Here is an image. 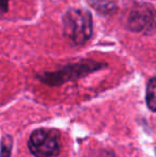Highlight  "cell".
<instances>
[{
	"mask_svg": "<svg viewBox=\"0 0 156 157\" xmlns=\"http://www.w3.org/2000/svg\"><path fill=\"white\" fill-rule=\"evenodd\" d=\"M64 35L74 44L82 45L93 32L92 16L88 11L72 8L67 11L62 19Z\"/></svg>",
	"mask_w": 156,
	"mask_h": 157,
	"instance_id": "obj_1",
	"label": "cell"
},
{
	"mask_svg": "<svg viewBox=\"0 0 156 157\" xmlns=\"http://www.w3.org/2000/svg\"><path fill=\"white\" fill-rule=\"evenodd\" d=\"M28 147L36 157H58L61 152L60 132L51 128H39L31 134Z\"/></svg>",
	"mask_w": 156,
	"mask_h": 157,
	"instance_id": "obj_2",
	"label": "cell"
},
{
	"mask_svg": "<svg viewBox=\"0 0 156 157\" xmlns=\"http://www.w3.org/2000/svg\"><path fill=\"white\" fill-rule=\"evenodd\" d=\"M102 63H98L96 61L87 60L82 62L71 64L63 67L62 70H59L55 73H45L42 76H40L43 82L50 86H60L64 83L65 81L73 80V79L82 77L85 75L92 73L94 71H97L103 67Z\"/></svg>",
	"mask_w": 156,
	"mask_h": 157,
	"instance_id": "obj_3",
	"label": "cell"
},
{
	"mask_svg": "<svg viewBox=\"0 0 156 157\" xmlns=\"http://www.w3.org/2000/svg\"><path fill=\"white\" fill-rule=\"evenodd\" d=\"M128 28L135 32H153L156 30V10L151 6L135 8L128 16Z\"/></svg>",
	"mask_w": 156,
	"mask_h": 157,
	"instance_id": "obj_4",
	"label": "cell"
},
{
	"mask_svg": "<svg viewBox=\"0 0 156 157\" xmlns=\"http://www.w3.org/2000/svg\"><path fill=\"white\" fill-rule=\"evenodd\" d=\"M89 4L93 9H95L97 12L102 14H112L117 11V6L115 2L109 0H89Z\"/></svg>",
	"mask_w": 156,
	"mask_h": 157,
	"instance_id": "obj_5",
	"label": "cell"
},
{
	"mask_svg": "<svg viewBox=\"0 0 156 157\" xmlns=\"http://www.w3.org/2000/svg\"><path fill=\"white\" fill-rule=\"evenodd\" d=\"M146 105L152 111H156V77L149 80L146 86Z\"/></svg>",
	"mask_w": 156,
	"mask_h": 157,
	"instance_id": "obj_6",
	"label": "cell"
},
{
	"mask_svg": "<svg viewBox=\"0 0 156 157\" xmlns=\"http://www.w3.org/2000/svg\"><path fill=\"white\" fill-rule=\"evenodd\" d=\"M13 139L11 136L6 135L1 140V152H0V157H10L11 151H12Z\"/></svg>",
	"mask_w": 156,
	"mask_h": 157,
	"instance_id": "obj_7",
	"label": "cell"
},
{
	"mask_svg": "<svg viewBox=\"0 0 156 157\" xmlns=\"http://www.w3.org/2000/svg\"><path fill=\"white\" fill-rule=\"evenodd\" d=\"M88 157H113V154L106 150H100V151H95L94 153L90 154Z\"/></svg>",
	"mask_w": 156,
	"mask_h": 157,
	"instance_id": "obj_8",
	"label": "cell"
},
{
	"mask_svg": "<svg viewBox=\"0 0 156 157\" xmlns=\"http://www.w3.org/2000/svg\"><path fill=\"white\" fill-rule=\"evenodd\" d=\"M9 1H10V0H0V15L8 12Z\"/></svg>",
	"mask_w": 156,
	"mask_h": 157,
	"instance_id": "obj_9",
	"label": "cell"
}]
</instances>
